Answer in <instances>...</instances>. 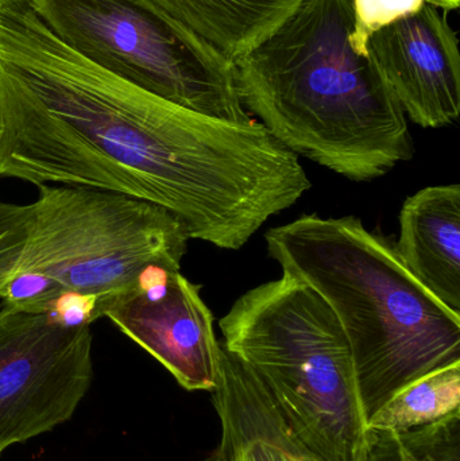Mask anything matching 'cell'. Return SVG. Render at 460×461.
<instances>
[{
	"instance_id": "obj_1",
	"label": "cell",
	"mask_w": 460,
	"mask_h": 461,
	"mask_svg": "<svg viewBox=\"0 0 460 461\" xmlns=\"http://www.w3.org/2000/svg\"><path fill=\"white\" fill-rule=\"evenodd\" d=\"M0 177L150 203L231 251L312 188L259 122L204 115L113 75L30 0H0Z\"/></svg>"
},
{
	"instance_id": "obj_2",
	"label": "cell",
	"mask_w": 460,
	"mask_h": 461,
	"mask_svg": "<svg viewBox=\"0 0 460 461\" xmlns=\"http://www.w3.org/2000/svg\"><path fill=\"white\" fill-rule=\"evenodd\" d=\"M353 0H302L234 61L243 107L292 153L356 183L413 156L407 115L351 40Z\"/></svg>"
},
{
	"instance_id": "obj_3",
	"label": "cell",
	"mask_w": 460,
	"mask_h": 461,
	"mask_svg": "<svg viewBox=\"0 0 460 461\" xmlns=\"http://www.w3.org/2000/svg\"><path fill=\"white\" fill-rule=\"evenodd\" d=\"M38 189L32 204L0 202L5 308L91 325L157 271L181 270L191 238L167 210L95 189Z\"/></svg>"
},
{
	"instance_id": "obj_4",
	"label": "cell",
	"mask_w": 460,
	"mask_h": 461,
	"mask_svg": "<svg viewBox=\"0 0 460 461\" xmlns=\"http://www.w3.org/2000/svg\"><path fill=\"white\" fill-rule=\"evenodd\" d=\"M265 240L283 276L315 290L342 325L367 419L402 387L460 362V314L361 219L302 215Z\"/></svg>"
},
{
	"instance_id": "obj_5",
	"label": "cell",
	"mask_w": 460,
	"mask_h": 461,
	"mask_svg": "<svg viewBox=\"0 0 460 461\" xmlns=\"http://www.w3.org/2000/svg\"><path fill=\"white\" fill-rule=\"evenodd\" d=\"M223 347L264 384L300 443L321 461H365L367 417L347 336L329 303L283 276L240 295Z\"/></svg>"
},
{
	"instance_id": "obj_6",
	"label": "cell",
	"mask_w": 460,
	"mask_h": 461,
	"mask_svg": "<svg viewBox=\"0 0 460 461\" xmlns=\"http://www.w3.org/2000/svg\"><path fill=\"white\" fill-rule=\"evenodd\" d=\"M76 53L181 107L223 121H253L234 62L151 0H30Z\"/></svg>"
},
{
	"instance_id": "obj_7",
	"label": "cell",
	"mask_w": 460,
	"mask_h": 461,
	"mask_svg": "<svg viewBox=\"0 0 460 461\" xmlns=\"http://www.w3.org/2000/svg\"><path fill=\"white\" fill-rule=\"evenodd\" d=\"M91 325L0 309V455L69 421L94 381Z\"/></svg>"
},
{
	"instance_id": "obj_8",
	"label": "cell",
	"mask_w": 460,
	"mask_h": 461,
	"mask_svg": "<svg viewBox=\"0 0 460 461\" xmlns=\"http://www.w3.org/2000/svg\"><path fill=\"white\" fill-rule=\"evenodd\" d=\"M181 270L159 271L104 317L158 360L186 392H213L221 346L213 314Z\"/></svg>"
},
{
	"instance_id": "obj_9",
	"label": "cell",
	"mask_w": 460,
	"mask_h": 461,
	"mask_svg": "<svg viewBox=\"0 0 460 461\" xmlns=\"http://www.w3.org/2000/svg\"><path fill=\"white\" fill-rule=\"evenodd\" d=\"M367 54L405 115L423 129H442L460 115V54L447 11L427 2L370 35Z\"/></svg>"
},
{
	"instance_id": "obj_10",
	"label": "cell",
	"mask_w": 460,
	"mask_h": 461,
	"mask_svg": "<svg viewBox=\"0 0 460 461\" xmlns=\"http://www.w3.org/2000/svg\"><path fill=\"white\" fill-rule=\"evenodd\" d=\"M393 247L408 271L460 314L459 184L428 186L408 197Z\"/></svg>"
},
{
	"instance_id": "obj_11",
	"label": "cell",
	"mask_w": 460,
	"mask_h": 461,
	"mask_svg": "<svg viewBox=\"0 0 460 461\" xmlns=\"http://www.w3.org/2000/svg\"><path fill=\"white\" fill-rule=\"evenodd\" d=\"M230 61L264 42L302 0H151Z\"/></svg>"
},
{
	"instance_id": "obj_12",
	"label": "cell",
	"mask_w": 460,
	"mask_h": 461,
	"mask_svg": "<svg viewBox=\"0 0 460 461\" xmlns=\"http://www.w3.org/2000/svg\"><path fill=\"white\" fill-rule=\"evenodd\" d=\"M460 411V362L416 379L367 419L370 432H402Z\"/></svg>"
},
{
	"instance_id": "obj_13",
	"label": "cell",
	"mask_w": 460,
	"mask_h": 461,
	"mask_svg": "<svg viewBox=\"0 0 460 461\" xmlns=\"http://www.w3.org/2000/svg\"><path fill=\"white\" fill-rule=\"evenodd\" d=\"M365 461H460V411L402 432H370Z\"/></svg>"
},
{
	"instance_id": "obj_14",
	"label": "cell",
	"mask_w": 460,
	"mask_h": 461,
	"mask_svg": "<svg viewBox=\"0 0 460 461\" xmlns=\"http://www.w3.org/2000/svg\"><path fill=\"white\" fill-rule=\"evenodd\" d=\"M427 0H353L354 30L351 40L359 53L367 54L373 32L421 10Z\"/></svg>"
},
{
	"instance_id": "obj_15",
	"label": "cell",
	"mask_w": 460,
	"mask_h": 461,
	"mask_svg": "<svg viewBox=\"0 0 460 461\" xmlns=\"http://www.w3.org/2000/svg\"><path fill=\"white\" fill-rule=\"evenodd\" d=\"M427 2L446 11L458 10L460 5V0H427Z\"/></svg>"
}]
</instances>
